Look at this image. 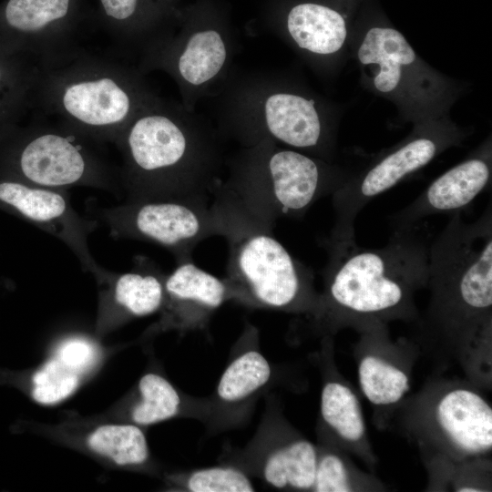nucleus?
Returning <instances> with one entry per match:
<instances>
[{"mask_svg":"<svg viewBox=\"0 0 492 492\" xmlns=\"http://www.w3.org/2000/svg\"><path fill=\"white\" fill-rule=\"evenodd\" d=\"M120 137L124 201L211 200L225 167L224 138L196 110L157 100Z\"/></svg>","mask_w":492,"mask_h":492,"instance_id":"obj_1","label":"nucleus"},{"mask_svg":"<svg viewBox=\"0 0 492 492\" xmlns=\"http://www.w3.org/2000/svg\"><path fill=\"white\" fill-rule=\"evenodd\" d=\"M328 260L323 291L311 314L320 326L378 324L383 320L414 314V292L427 284L429 244L415 227L394 231L376 249L355 240L324 239Z\"/></svg>","mask_w":492,"mask_h":492,"instance_id":"obj_2","label":"nucleus"},{"mask_svg":"<svg viewBox=\"0 0 492 492\" xmlns=\"http://www.w3.org/2000/svg\"><path fill=\"white\" fill-rule=\"evenodd\" d=\"M211 98L216 128L241 147L268 141L333 161L339 111L295 77L232 70Z\"/></svg>","mask_w":492,"mask_h":492,"instance_id":"obj_3","label":"nucleus"},{"mask_svg":"<svg viewBox=\"0 0 492 492\" xmlns=\"http://www.w3.org/2000/svg\"><path fill=\"white\" fill-rule=\"evenodd\" d=\"M210 207L228 245L226 278L247 307L312 314L318 303L313 271L274 237L221 181Z\"/></svg>","mask_w":492,"mask_h":492,"instance_id":"obj_4","label":"nucleus"},{"mask_svg":"<svg viewBox=\"0 0 492 492\" xmlns=\"http://www.w3.org/2000/svg\"><path fill=\"white\" fill-rule=\"evenodd\" d=\"M350 57L362 86L391 102L402 122L414 125L448 116L462 92L456 80L426 63L403 33L378 15L359 14Z\"/></svg>","mask_w":492,"mask_h":492,"instance_id":"obj_5","label":"nucleus"},{"mask_svg":"<svg viewBox=\"0 0 492 492\" xmlns=\"http://www.w3.org/2000/svg\"><path fill=\"white\" fill-rule=\"evenodd\" d=\"M225 168L222 185L273 227L281 218L304 215L354 173L333 161L268 141L241 147L226 158Z\"/></svg>","mask_w":492,"mask_h":492,"instance_id":"obj_6","label":"nucleus"},{"mask_svg":"<svg viewBox=\"0 0 492 492\" xmlns=\"http://www.w3.org/2000/svg\"><path fill=\"white\" fill-rule=\"evenodd\" d=\"M433 322L451 332H487L492 307V209L474 222L461 212L429 244Z\"/></svg>","mask_w":492,"mask_h":492,"instance_id":"obj_7","label":"nucleus"},{"mask_svg":"<svg viewBox=\"0 0 492 492\" xmlns=\"http://www.w3.org/2000/svg\"><path fill=\"white\" fill-rule=\"evenodd\" d=\"M151 63L176 81L182 105L214 97L223 87L239 51L229 10L219 0H194L182 6L172 30L151 46Z\"/></svg>","mask_w":492,"mask_h":492,"instance_id":"obj_8","label":"nucleus"},{"mask_svg":"<svg viewBox=\"0 0 492 492\" xmlns=\"http://www.w3.org/2000/svg\"><path fill=\"white\" fill-rule=\"evenodd\" d=\"M465 138V130L449 115L414 124L403 140L354 172L332 195L334 224L326 239L355 240L354 220L370 200L425 167L442 152L460 145Z\"/></svg>","mask_w":492,"mask_h":492,"instance_id":"obj_9","label":"nucleus"},{"mask_svg":"<svg viewBox=\"0 0 492 492\" xmlns=\"http://www.w3.org/2000/svg\"><path fill=\"white\" fill-rule=\"evenodd\" d=\"M207 200H157L122 201L98 206L86 203V215L108 228L115 239L155 243L168 250L176 263L192 260L202 241L220 236L218 220Z\"/></svg>","mask_w":492,"mask_h":492,"instance_id":"obj_10","label":"nucleus"},{"mask_svg":"<svg viewBox=\"0 0 492 492\" xmlns=\"http://www.w3.org/2000/svg\"><path fill=\"white\" fill-rule=\"evenodd\" d=\"M365 0H273L264 11L265 27L313 71L333 77L350 57V43Z\"/></svg>","mask_w":492,"mask_h":492,"instance_id":"obj_11","label":"nucleus"},{"mask_svg":"<svg viewBox=\"0 0 492 492\" xmlns=\"http://www.w3.org/2000/svg\"><path fill=\"white\" fill-rule=\"evenodd\" d=\"M0 179L62 190L95 188L123 200L120 178L73 138L59 133H40L24 139L1 163Z\"/></svg>","mask_w":492,"mask_h":492,"instance_id":"obj_12","label":"nucleus"},{"mask_svg":"<svg viewBox=\"0 0 492 492\" xmlns=\"http://www.w3.org/2000/svg\"><path fill=\"white\" fill-rule=\"evenodd\" d=\"M0 210L61 241L77 258L82 270L92 273L97 282L107 274L108 270L96 261L87 242L98 223L73 207L67 190L0 179Z\"/></svg>","mask_w":492,"mask_h":492,"instance_id":"obj_13","label":"nucleus"},{"mask_svg":"<svg viewBox=\"0 0 492 492\" xmlns=\"http://www.w3.org/2000/svg\"><path fill=\"white\" fill-rule=\"evenodd\" d=\"M164 291L160 318L155 326L159 331L203 330L222 304L238 302V293L226 277L218 278L192 260L177 263L166 275Z\"/></svg>","mask_w":492,"mask_h":492,"instance_id":"obj_14","label":"nucleus"},{"mask_svg":"<svg viewBox=\"0 0 492 492\" xmlns=\"http://www.w3.org/2000/svg\"><path fill=\"white\" fill-rule=\"evenodd\" d=\"M491 176L489 136L466 159L441 174L413 202L390 217L393 230L415 227L434 214L461 212L488 188Z\"/></svg>","mask_w":492,"mask_h":492,"instance_id":"obj_15","label":"nucleus"},{"mask_svg":"<svg viewBox=\"0 0 492 492\" xmlns=\"http://www.w3.org/2000/svg\"><path fill=\"white\" fill-rule=\"evenodd\" d=\"M317 456L313 443L283 436L267 416L241 457L248 469L273 488L312 490Z\"/></svg>","mask_w":492,"mask_h":492,"instance_id":"obj_16","label":"nucleus"},{"mask_svg":"<svg viewBox=\"0 0 492 492\" xmlns=\"http://www.w3.org/2000/svg\"><path fill=\"white\" fill-rule=\"evenodd\" d=\"M156 101L138 84L119 85L109 77L74 83L62 96L65 110L76 120L95 128L120 127L122 133Z\"/></svg>","mask_w":492,"mask_h":492,"instance_id":"obj_17","label":"nucleus"},{"mask_svg":"<svg viewBox=\"0 0 492 492\" xmlns=\"http://www.w3.org/2000/svg\"><path fill=\"white\" fill-rule=\"evenodd\" d=\"M240 341L243 349L228 364L207 403V415L215 425L224 426L239 420L272 376L270 363L255 347L257 329L248 323Z\"/></svg>","mask_w":492,"mask_h":492,"instance_id":"obj_18","label":"nucleus"},{"mask_svg":"<svg viewBox=\"0 0 492 492\" xmlns=\"http://www.w3.org/2000/svg\"><path fill=\"white\" fill-rule=\"evenodd\" d=\"M436 425L452 448L465 456H477L492 447V409L476 392H447L435 409Z\"/></svg>","mask_w":492,"mask_h":492,"instance_id":"obj_19","label":"nucleus"},{"mask_svg":"<svg viewBox=\"0 0 492 492\" xmlns=\"http://www.w3.org/2000/svg\"><path fill=\"white\" fill-rule=\"evenodd\" d=\"M161 269L148 257L136 256L128 272H108L98 282L107 285L104 317L115 312V320L144 317L159 312L164 301L166 278Z\"/></svg>","mask_w":492,"mask_h":492,"instance_id":"obj_20","label":"nucleus"},{"mask_svg":"<svg viewBox=\"0 0 492 492\" xmlns=\"http://www.w3.org/2000/svg\"><path fill=\"white\" fill-rule=\"evenodd\" d=\"M106 15L134 33L149 36L152 45L176 25L182 5L173 0H99Z\"/></svg>","mask_w":492,"mask_h":492,"instance_id":"obj_21","label":"nucleus"},{"mask_svg":"<svg viewBox=\"0 0 492 492\" xmlns=\"http://www.w3.org/2000/svg\"><path fill=\"white\" fill-rule=\"evenodd\" d=\"M88 446L118 466H135L147 462L149 450L146 436L135 424H107L87 436Z\"/></svg>","mask_w":492,"mask_h":492,"instance_id":"obj_22","label":"nucleus"},{"mask_svg":"<svg viewBox=\"0 0 492 492\" xmlns=\"http://www.w3.org/2000/svg\"><path fill=\"white\" fill-rule=\"evenodd\" d=\"M321 416L329 429L348 442L363 438L365 425L356 395L345 384L327 382L321 394Z\"/></svg>","mask_w":492,"mask_h":492,"instance_id":"obj_23","label":"nucleus"},{"mask_svg":"<svg viewBox=\"0 0 492 492\" xmlns=\"http://www.w3.org/2000/svg\"><path fill=\"white\" fill-rule=\"evenodd\" d=\"M138 392L139 398L130 410V419L137 425L158 424L181 413L179 393L159 374H145L139 379Z\"/></svg>","mask_w":492,"mask_h":492,"instance_id":"obj_24","label":"nucleus"},{"mask_svg":"<svg viewBox=\"0 0 492 492\" xmlns=\"http://www.w3.org/2000/svg\"><path fill=\"white\" fill-rule=\"evenodd\" d=\"M361 389L374 405L398 402L409 390V379L399 368L374 355L362 359L358 367Z\"/></svg>","mask_w":492,"mask_h":492,"instance_id":"obj_25","label":"nucleus"},{"mask_svg":"<svg viewBox=\"0 0 492 492\" xmlns=\"http://www.w3.org/2000/svg\"><path fill=\"white\" fill-rule=\"evenodd\" d=\"M179 490L188 492H251L255 487L241 467L223 465L191 470L172 477Z\"/></svg>","mask_w":492,"mask_h":492,"instance_id":"obj_26","label":"nucleus"},{"mask_svg":"<svg viewBox=\"0 0 492 492\" xmlns=\"http://www.w3.org/2000/svg\"><path fill=\"white\" fill-rule=\"evenodd\" d=\"M71 0H9L5 17L7 24L21 32H37L64 19Z\"/></svg>","mask_w":492,"mask_h":492,"instance_id":"obj_27","label":"nucleus"},{"mask_svg":"<svg viewBox=\"0 0 492 492\" xmlns=\"http://www.w3.org/2000/svg\"><path fill=\"white\" fill-rule=\"evenodd\" d=\"M80 376L54 356L33 374L31 396L41 405L59 403L75 392Z\"/></svg>","mask_w":492,"mask_h":492,"instance_id":"obj_28","label":"nucleus"},{"mask_svg":"<svg viewBox=\"0 0 492 492\" xmlns=\"http://www.w3.org/2000/svg\"><path fill=\"white\" fill-rule=\"evenodd\" d=\"M312 490L315 492L353 490L348 469L339 456L332 452L319 453L318 451Z\"/></svg>","mask_w":492,"mask_h":492,"instance_id":"obj_29","label":"nucleus"},{"mask_svg":"<svg viewBox=\"0 0 492 492\" xmlns=\"http://www.w3.org/2000/svg\"><path fill=\"white\" fill-rule=\"evenodd\" d=\"M55 356L81 375L94 364L97 352L94 344L86 338L70 337L58 345Z\"/></svg>","mask_w":492,"mask_h":492,"instance_id":"obj_30","label":"nucleus"},{"mask_svg":"<svg viewBox=\"0 0 492 492\" xmlns=\"http://www.w3.org/2000/svg\"><path fill=\"white\" fill-rule=\"evenodd\" d=\"M173 1L178 2V3H180V0H173Z\"/></svg>","mask_w":492,"mask_h":492,"instance_id":"obj_31","label":"nucleus"},{"mask_svg":"<svg viewBox=\"0 0 492 492\" xmlns=\"http://www.w3.org/2000/svg\"><path fill=\"white\" fill-rule=\"evenodd\" d=\"M0 78H1V70H0Z\"/></svg>","mask_w":492,"mask_h":492,"instance_id":"obj_32","label":"nucleus"}]
</instances>
